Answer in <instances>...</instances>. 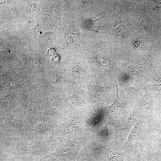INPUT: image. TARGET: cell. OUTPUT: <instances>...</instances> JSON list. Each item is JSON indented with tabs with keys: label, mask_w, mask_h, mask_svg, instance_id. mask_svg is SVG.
Segmentation results:
<instances>
[{
	"label": "cell",
	"mask_w": 161,
	"mask_h": 161,
	"mask_svg": "<svg viewBox=\"0 0 161 161\" xmlns=\"http://www.w3.org/2000/svg\"><path fill=\"white\" fill-rule=\"evenodd\" d=\"M102 155L107 161H123L124 154L123 152H117L109 147H104L100 150Z\"/></svg>",
	"instance_id": "7a4b0ae2"
},
{
	"label": "cell",
	"mask_w": 161,
	"mask_h": 161,
	"mask_svg": "<svg viewBox=\"0 0 161 161\" xmlns=\"http://www.w3.org/2000/svg\"><path fill=\"white\" fill-rule=\"evenodd\" d=\"M85 143V141L76 142L66 140L61 144L56 151L45 156L43 159L65 155L75 156Z\"/></svg>",
	"instance_id": "6da1fadb"
},
{
	"label": "cell",
	"mask_w": 161,
	"mask_h": 161,
	"mask_svg": "<svg viewBox=\"0 0 161 161\" xmlns=\"http://www.w3.org/2000/svg\"><path fill=\"white\" fill-rule=\"evenodd\" d=\"M60 75L58 74L55 73L52 75L49 78L51 82L53 84H56L59 82Z\"/></svg>",
	"instance_id": "9c48e42d"
},
{
	"label": "cell",
	"mask_w": 161,
	"mask_h": 161,
	"mask_svg": "<svg viewBox=\"0 0 161 161\" xmlns=\"http://www.w3.org/2000/svg\"><path fill=\"white\" fill-rule=\"evenodd\" d=\"M21 161H26L25 160H21Z\"/></svg>",
	"instance_id": "5bb4252c"
},
{
	"label": "cell",
	"mask_w": 161,
	"mask_h": 161,
	"mask_svg": "<svg viewBox=\"0 0 161 161\" xmlns=\"http://www.w3.org/2000/svg\"><path fill=\"white\" fill-rule=\"evenodd\" d=\"M138 116L136 109L134 108L127 120L128 126H130L133 125L138 118Z\"/></svg>",
	"instance_id": "8992f818"
},
{
	"label": "cell",
	"mask_w": 161,
	"mask_h": 161,
	"mask_svg": "<svg viewBox=\"0 0 161 161\" xmlns=\"http://www.w3.org/2000/svg\"><path fill=\"white\" fill-rule=\"evenodd\" d=\"M18 145L16 148L18 154L26 153L35 151L38 149L39 146L38 143L35 142H23Z\"/></svg>",
	"instance_id": "3957f363"
},
{
	"label": "cell",
	"mask_w": 161,
	"mask_h": 161,
	"mask_svg": "<svg viewBox=\"0 0 161 161\" xmlns=\"http://www.w3.org/2000/svg\"><path fill=\"white\" fill-rule=\"evenodd\" d=\"M45 111L47 114L49 115L52 114L54 113L52 108L49 106L46 107Z\"/></svg>",
	"instance_id": "8fae6325"
},
{
	"label": "cell",
	"mask_w": 161,
	"mask_h": 161,
	"mask_svg": "<svg viewBox=\"0 0 161 161\" xmlns=\"http://www.w3.org/2000/svg\"><path fill=\"white\" fill-rule=\"evenodd\" d=\"M51 102L52 105L55 106H57L59 104V101L56 96H53L52 98Z\"/></svg>",
	"instance_id": "30bf717a"
},
{
	"label": "cell",
	"mask_w": 161,
	"mask_h": 161,
	"mask_svg": "<svg viewBox=\"0 0 161 161\" xmlns=\"http://www.w3.org/2000/svg\"><path fill=\"white\" fill-rule=\"evenodd\" d=\"M39 59L38 58H36L34 59L33 62V64L34 66H38L39 64Z\"/></svg>",
	"instance_id": "4fadbf2b"
},
{
	"label": "cell",
	"mask_w": 161,
	"mask_h": 161,
	"mask_svg": "<svg viewBox=\"0 0 161 161\" xmlns=\"http://www.w3.org/2000/svg\"><path fill=\"white\" fill-rule=\"evenodd\" d=\"M139 127V123L138 122L134 126L125 142V144L126 145H130L134 141L138 133Z\"/></svg>",
	"instance_id": "277c9868"
},
{
	"label": "cell",
	"mask_w": 161,
	"mask_h": 161,
	"mask_svg": "<svg viewBox=\"0 0 161 161\" xmlns=\"http://www.w3.org/2000/svg\"><path fill=\"white\" fill-rule=\"evenodd\" d=\"M90 89L92 96L94 98H100L102 94V88L95 85L90 86Z\"/></svg>",
	"instance_id": "5b68a950"
},
{
	"label": "cell",
	"mask_w": 161,
	"mask_h": 161,
	"mask_svg": "<svg viewBox=\"0 0 161 161\" xmlns=\"http://www.w3.org/2000/svg\"><path fill=\"white\" fill-rule=\"evenodd\" d=\"M37 109L36 102L35 101H32L29 104L27 111L30 114H34Z\"/></svg>",
	"instance_id": "ba28073f"
},
{
	"label": "cell",
	"mask_w": 161,
	"mask_h": 161,
	"mask_svg": "<svg viewBox=\"0 0 161 161\" xmlns=\"http://www.w3.org/2000/svg\"><path fill=\"white\" fill-rule=\"evenodd\" d=\"M131 161H145L143 157L140 155L138 154L135 158L133 159Z\"/></svg>",
	"instance_id": "7c38bea8"
},
{
	"label": "cell",
	"mask_w": 161,
	"mask_h": 161,
	"mask_svg": "<svg viewBox=\"0 0 161 161\" xmlns=\"http://www.w3.org/2000/svg\"><path fill=\"white\" fill-rule=\"evenodd\" d=\"M47 128V123L44 122H41L36 124L35 126V130L38 133H44Z\"/></svg>",
	"instance_id": "52a82bcc"
}]
</instances>
